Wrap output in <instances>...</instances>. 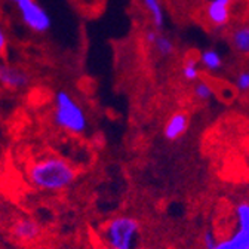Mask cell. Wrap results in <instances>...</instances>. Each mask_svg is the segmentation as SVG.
<instances>
[{
	"instance_id": "cell-18",
	"label": "cell",
	"mask_w": 249,
	"mask_h": 249,
	"mask_svg": "<svg viewBox=\"0 0 249 249\" xmlns=\"http://www.w3.org/2000/svg\"><path fill=\"white\" fill-rule=\"evenodd\" d=\"M203 243H205L206 249H215V248H216V245H218V242L215 240L213 233H211V231H206V233H205Z\"/></svg>"
},
{
	"instance_id": "cell-15",
	"label": "cell",
	"mask_w": 249,
	"mask_h": 249,
	"mask_svg": "<svg viewBox=\"0 0 249 249\" xmlns=\"http://www.w3.org/2000/svg\"><path fill=\"white\" fill-rule=\"evenodd\" d=\"M195 92H196V97L200 98V100H209V98L212 97V89H211V86H209L208 83H205V82H199V83L196 85Z\"/></svg>"
},
{
	"instance_id": "cell-3",
	"label": "cell",
	"mask_w": 249,
	"mask_h": 249,
	"mask_svg": "<svg viewBox=\"0 0 249 249\" xmlns=\"http://www.w3.org/2000/svg\"><path fill=\"white\" fill-rule=\"evenodd\" d=\"M138 233L140 226L135 220L128 216H119L107 224L104 230V239L108 248L134 249L138 240Z\"/></svg>"
},
{
	"instance_id": "cell-9",
	"label": "cell",
	"mask_w": 249,
	"mask_h": 249,
	"mask_svg": "<svg viewBox=\"0 0 249 249\" xmlns=\"http://www.w3.org/2000/svg\"><path fill=\"white\" fill-rule=\"evenodd\" d=\"M187 126H189V119H187V116L184 113H175L166 123L165 137L168 140H177L185 132Z\"/></svg>"
},
{
	"instance_id": "cell-16",
	"label": "cell",
	"mask_w": 249,
	"mask_h": 249,
	"mask_svg": "<svg viewBox=\"0 0 249 249\" xmlns=\"http://www.w3.org/2000/svg\"><path fill=\"white\" fill-rule=\"evenodd\" d=\"M8 46H9V37L6 33V28L2 22H0V59L6 55Z\"/></svg>"
},
{
	"instance_id": "cell-13",
	"label": "cell",
	"mask_w": 249,
	"mask_h": 249,
	"mask_svg": "<svg viewBox=\"0 0 249 249\" xmlns=\"http://www.w3.org/2000/svg\"><path fill=\"white\" fill-rule=\"evenodd\" d=\"M153 46L156 48V51H158L162 56H169L174 52L172 40L169 37H166L165 35H160V33H158V37H156Z\"/></svg>"
},
{
	"instance_id": "cell-19",
	"label": "cell",
	"mask_w": 249,
	"mask_h": 249,
	"mask_svg": "<svg viewBox=\"0 0 249 249\" xmlns=\"http://www.w3.org/2000/svg\"><path fill=\"white\" fill-rule=\"evenodd\" d=\"M156 37H158V31H154V30H150V31H147L145 39H147V42H148L150 45H153V43H154Z\"/></svg>"
},
{
	"instance_id": "cell-14",
	"label": "cell",
	"mask_w": 249,
	"mask_h": 249,
	"mask_svg": "<svg viewBox=\"0 0 249 249\" xmlns=\"http://www.w3.org/2000/svg\"><path fill=\"white\" fill-rule=\"evenodd\" d=\"M182 74H184V77L187 80H190V82L196 80L197 76H199V69L196 66V62L195 61H187L184 69H182Z\"/></svg>"
},
{
	"instance_id": "cell-2",
	"label": "cell",
	"mask_w": 249,
	"mask_h": 249,
	"mask_svg": "<svg viewBox=\"0 0 249 249\" xmlns=\"http://www.w3.org/2000/svg\"><path fill=\"white\" fill-rule=\"evenodd\" d=\"M53 120L56 126L70 134H83L88 119L80 104L67 90H58L53 97Z\"/></svg>"
},
{
	"instance_id": "cell-20",
	"label": "cell",
	"mask_w": 249,
	"mask_h": 249,
	"mask_svg": "<svg viewBox=\"0 0 249 249\" xmlns=\"http://www.w3.org/2000/svg\"><path fill=\"white\" fill-rule=\"evenodd\" d=\"M110 249H113V248H110Z\"/></svg>"
},
{
	"instance_id": "cell-10",
	"label": "cell",
	"mask_w": 249,
	"mask_h": 249,
	"mask_svg": "<svg viewBox=\"0 0 249 249\" xmlns=\"http://www.w3.org/2000/svg\"><path fill=\"white\" fill-rule=\"evenodd\" d=\"M231 43L239 53H243V55L249 53V25L240 27L233 31Z\"/></svg>"
},
{
	"instance_id": "cell-5",
	"label": "cell",
	"mask_w": 249,
	"mask_h": 249,
	"mask_svg": "<svg viewBox=\"0 0 249 249\" xmlns=\"http://www.w3.org/2000/svg\"><path fill=\"white\" fill-rule=\"evenodd\" d=\"M239 229L227 240L216 245L215 249H249V203H240L236 208Z\"/></svg>"
},
{
	"instance_id": "cell-8",
	"label": "cell",
	"mask_w": 249,
	"mask_h": 249,
	"mask_svg": "<svg viewBox=\"0 0 249 249\" xmlns=\"http://www.w3.org/2000/svg\"><path fill=\"white\" fill-rule=\"evenodd\" d=\"M12 234L19 242H33L40 234V227L30 218H19L12 224Z\"/></svg>"
},
{
	"instance_id": "cell-4",
	"label": "cell",
	"mask_w": 249,
	"mask_h": 249,
	"mask_svg": "<svg viewBox=\"0 0 249 249\" xmlns=\"http://www.w3.org/2000/svg\"><path fill=\"white\" fill-rule=\"evenodd\" d=\"M18 11L22 24L33 33L43 35L51 30L52 18L37 0H9Z\"/></svg>"
},
{
	"instance_id": "cell-17",
	"label": "cell",
	"mask_w": 249,
	"mask_h": 249,
	"mask_svg": "<svg viewBox=\"0 0 249 249\" xmlns=\"http://www.w3.org/2000/svg\"><path fill=\"white\" fill-rule=\"evenodd\" d=\"M237 88L242 92L249 90V71H242L237 76Z\"/></svg>"
},
{
	"instance_id": "cell-1",
	"label": "cell",
	"mask_w": 249,
	"mask_h": 249,
	"mask_svg": "<svg viewBox=\"0 0 249 249\" xmlns=\"http://www.w3.org/2000/svg\"><path fill=\"white\" fill-rule=\"evenodd\" d=\"M76 172L73 166L61 158L48 156L31 163L28 168V179L36 189L45 192H61L74 181Z\"/></svg>"
},
{
	"instance_id": "cell-6",
	"label": "cell",
	"mask_w": 249,
	"mask_h": 249,
	"mask_svg": "<svg viewBox=\"0 0 249 249\" xmlns=\"http://www.w3.org/2000/svg\"><path fill=\"white\" fill-rule=\"evenodd\" d=\"M30 83V74L19 66L0 61V86L8 90L24 89Z\"/></svg>"
},
{
	"instance_id": "cell-11",
	"label": "cell",
	"mask_w": 249,
	"mask_h": 249,
	"mask_svg": "<svg viewBox=\"0 0 249 249\" xmlns=\"http://www.w3.org/2000/svg\"><path fill=\"white\" fill-rule=\"evenodd\" d=\"M144 5H145V8L148 9V12L151 15L154 27L158 30H160L163 27V24H165V15H163L160 2H159V0H144Z\"/></svg>"
},
{
	"instance_id": "cell-7",
	"label": "cell",
	"mask_w": 249,
	"mask_h": 249,
	"mask_svg": "<svg viewBox=\"0 0 249 249\" xmlns=\"http://www.w3.org/2000/svg\"><path fill=\"white\" fill-rule=\"evenodd\" d=\"M229 6H230V0H211L209 2L206 15L213 27L221 28L229 22L230 19Z\"/></svg>"
},
{
	"instance_id": "cell-12",
	"label": "cell",
	"mask_w": 249,
	"mask_h": 249,
	"mask_svg": "<svg viewBox=\"0 0 249 249\" xmlns=\"http://www.w3.org/2000/svg\"><path fill=\"white\" fill-rule=\"evenodd\" d=\"M200 61H202V64L208 70H212V71L220 70L221 66H223V58H221V55L218 53L215 49H206V51H203L200 53Z\"/></svg>"
}]
</instances>
